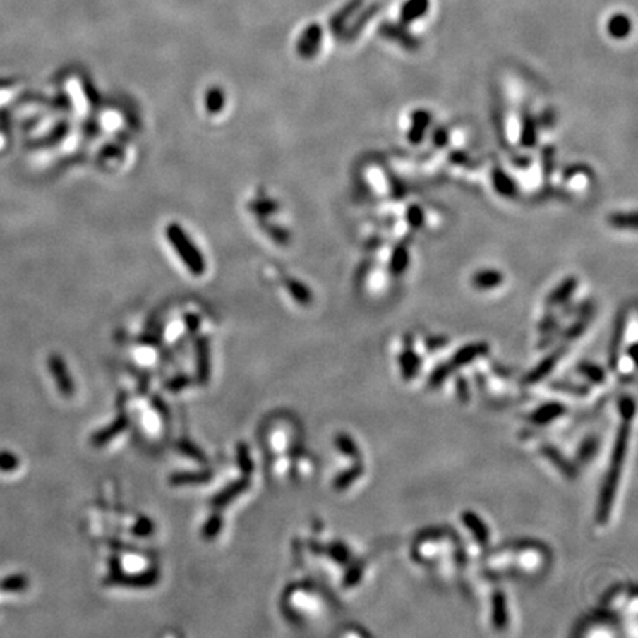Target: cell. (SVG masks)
I'll list each match as a JSON object with an SVG mask.
<instances>
[{"label":"cell","instance_id":"1","mask_svg":"<svg viewBox=\"0 0 638 638\" xmlns=\"http://www.w3.org/2000/svg\"><path fill=\"white\" fill-rule=\"evenodd\" d=\"M553 553L536 539H517L497 548H489L482 565L485 577L490 581L516 578L519 581H536L550 570Z\"/></svg>","mask_w":638,"mask_h":638},{"label":"cell","instance_id":"2","mask_svg":"<svg viewBox=\"0 0 638 638\" xmlns=\"http://www.w3.org/2000/svg\"><path fill=\"white\" fill-rule=\"evenodd\" d=\"M409 554L414 563L442 581L457 578L470 562L457 531L442 526L421 531L414 538Z\"/></svg>","mask_w":638,"mask_h":638},{"label":"cell","instance_id":"3","mask_svg":"<svg viewBox=\"0 0 638 638\" xmlns=\"http://www.w3.org/2000/svg\"><path fill=\"white\" fill-rule=\"evenodd\" d=\"M619 416L620 426L618 430V438L613 446L608 474L604 477L601 492L597 502V523L604 526L610 520L613 504L618 495L622 473L625 469V461L628 454V445L631 440V430L635 419V399L632 396H624L619 401Z\"/></svg>","mask_w":638,"mask_h":638},{"label":"cell","instance_id":"4","mask_svg":"<svg viewBox=\"0 0 638 638\" xmlns=\"http://www.w3.org/2000/svg\"><path fill=\"white\" fill-rule=\"evenodd\" d=\"M628 311H622L616 328L613 332L612 340V352H610V365L616 377L622 381L630 383L635 380L637 374V362H635V337L628 339Z\"/></svg>","mask_w":638,"mask_h":638},{"label":"cell","instance_id":"5","mask_svg":"<svg viewBox=\"0 0 638 638\" xmlns=\"http://www.w3.org/2000/svg\"><path fill=\"white\" fill-rule=\"evenodd\" d=\"M459 523L462 535L458 536L462 547L466 550L469 560L476 554H481L483 557V554L490 548L492 542V534L486 520L473 512V510H466V512L459 514Z\"/></svg>","mask_w":638,"mask_h":638},{"label":"cell","instance_id":"6","mask_svg":"<svg viewBox=\"0 0 638 638\" xmlns=\"http://www.w3.org/2000/svg\"><path fill=\"white\" fill-rule=\"evenodd\" d=\"M166 236L174 251L179 254L183 265L191 270V274L197 277L203 275L205 270V260L203 253L198 250L195 243L189 238V235L179 223H170L166 228Z\"/></svg>","mask_w":638,"mask_h":638},{"label":"cell","instance_id":"7","mask_svg":"<svg viewBox=\"0 0 638 638\" xmlns=\"http://www.w3.org/2000/svg\"><path fill=\"white\" fill-rule=\"evenodd\" d=\"M569 419V407L566 402L553 399L532 409L528 416L531 430H547L558 427Z\"/></svg>","mask_w":638,"mask_h":638},{"label":"cell","instance_id":"8","mask_svg":"<svg viewBox=\"0 0 638 638\" xmlns=\"http://www.w3.org/2000/svg\"><path fill=\"white\" fill-rule=\"evenodd\" d=\"M573 635L577 637H619L622 635L620 624L610 613L598 609L593 615L585 616L575 627Z\"/></svg>","mask_w":638,"mask_h":638},{"label":"cell","instance_id":"9","mask_svg":"<svg viewBox=\"0 0 638 638\" xmlns=\"http://www.w3.org/2000/svg\"><path fill=\"white\" fill-rule=\"evenodd\" d=\"M424 355L416 347V340L411 336L404 339L402 349L397 354V370L405 381H414L424 370Z\"/></svg>","mask_w":638,"mask_h":638},{"label":"cell","instance_id":"10","mask_svg":"<svg viewBox=\"0 0 638 638\" xmlns=\"http://www.w3.org/2000/svg\"><path fill=\"white\" fill-rule=\"evenodd\" d=\"M510 600L505 589L501 586H493L488 598V620L493 631H505L510 628Z\"/></svg>","mask_w":638,"mask_h":638},{"label":"cell","instance_id":"11","mask_svg":"<svg viewBox=\"0 0 638 638\" xmlns=\"http://www.w3.org/2000/svg\"><path fill=\"white\" fill-rule=\"evenodd\" d=\"M488 356L489 346L486 343H470L459 347L452 355L451 361H448V365L457 371H462L467 368L473 370L474 368L473 365L479 363L481 361H486Z\"/></svg>","mask_w":638,"mask_h":638},{"label":"cell","instance_id":"12","mask_svg":"<svg viewBox=\"0 0 638 638\" xmlns=\"http://www.w3.org/2000/svg\"><path fill=\"white\" fill-rule=\"evenodd\" d=\"M378 33L383 39L390 40L399 46H402L405 51H409V52L419 51L421 46L420 39L414 36L404 23L385 21L380 25Z\"/></svg>","mask_w":638,"mask_h":638},{"label":"cell","instance_id":"13","mask_svg":"<svg viewBox=\"0 0 638 638\" xmlns=\"http://www.w3.org/2000/svg\"><path fill=\"white\" fill-rule=\"evenodd\" d=\"M566 352H567V343L562 342V344L557 346L553 354H550L547 358L542 359L538 363L536 368L526 375V378H524L526 385H539V383H542L547 377H550L553 374V371H555L557 365L560 363V361Z\"/></svg>","mask_w":638,"mask_h":638},{"label":"cell","instance_id":"14","mask_svg":"<svg viewBox=\"0 0 638 638\" xmlns=\"http://www.w3.org/2000/svg\"><path fill=\"white\" fill-rule=\"evenodd\" d=\"M578 380H581L582 383H585L586 386H589L591 389H594L596 392L604 390V387L608 386L609 383V377L608 373L604 371L603 366L593 363V362H582L577 366V374H575Z\"/></svg>","mask_w":638,"mask_h":638},{"label":"cell","instance_id":"15","mask_svg":"<svg viewBox=\"0 0 638 638\" xmlns=\"http://www.w3.org/2000/svg\"><path fill=\"white\" fill-rule=\"evenodd\" d=\"M578 289V278L577 277H567L565 278L560 284L551 290V293L548 294L546 305L550 309L558 308V306H565L570 301L572 296L575 294Z\"/></svg>","mask_w":638,"mask_h":638},{"label":"cell","instance_id":"16","mask_svg":"<svg viewBox=\"0 0 638 638\" xmlns=\"http://www.w3.org/2000/svg\"><path fill=\"white\" fill-rule=\"evenodd\" d=\"M432 123V114L426 109H416L411 114V123L408 131V140L411 145H420L424 140L428 126Z\"/></svg>","mask_w":638,"mask_h":638},{"label":"cell","instance_id":"17","mask_svg":"<svg viewBox=\"0 0 638 638\" xmlns=\"http://www.w3.org/2000/svg\"><path fill=\"white\" fill-rule=\"evenodd\" d=\"M502 282H504V275L501 270L489 269V267L476 270L470 278L471 287L479 291H489L493 289H498Z\"/></svg>","mask_w":638,"mask_h":638},{"label":"cell","instance_id":"18","mask_svg":"<svg viewBox=\"0 0 638 638\" xmlns=\"http://www.w3.org/2000/svg\"><path fill=\"white\" fill-rule=\"evenodd\" d=\"M323 42V28L313 24L305 30V33L299 40V54L303 58H313Z\"/></svg>","mask_w":638,"mask_h":638},{"label":"cell","instance_id":"19","mask_svg":"<svg viewBox=\"0 0 638 638\" xmlns=\"http://www.w3.org/2000/svg\"><path fill=\"white\" fill-rule=\"evenodd\" d=\"M365 464L363 461L361 462H354L352 466L347 467L344 471H342L336 479H334V488L340 492L349 490L350 488H354L355 485H358L362 479L365 477Z\"/></svg>","mask_w":638,"mask_h":638},{"label":"cell","instance_id":"20","mask_svg":"<svg viewBox=\"0 0 638 638\" xmlns=\"http://www.w3.org/2000/svg\"><path fill=\"white\" fill-rule=\"evenodd\" d=\"M363 0H350L342 8L334 17L330 20V28L337 37H343L344 30L347 27V21L361 9Z\"/></svg>","mask_w":638,"mask_h":638},{"label":"cell","instance_id":"21","mask_svg":"<svg viewBox=\"0 0 638 638\" xmlns=\"http://www.w3.org/2000/svg\"><path fill=\"white\" fill-rule=\"evenodd\" d=\"M492 185L495 188L497 193L505 198H514L519 193V188L514 179L510 176V174H507L500 166H495L492 169Z\"/></svg>","mask_w":638,"mask_h":638},{"label":"cell","instance_id":"22","mask_svg":"<svg viewBox=\"0 0 638 638\" xmlns=\"http://www.w3.org/2000/svg\"><path fill=\"white\" fill-rule=\"evenodd\" d=\"M409 262H411V256H409L408 246L405 243L396 244L392 250L390 260H389L390 274L395 277L404 275L409 266Z\"/></svg>","mask_w":638,"mask_h":638},{"label":"cell","instance_id":"23","mask_svg":"<svg viewBox=\"0 0 638 638\" xmlns=\"http://www.w3.org/2000/svg\"><path fill=\"white\" fill-rule=\"evenodd\" d=\"M430 0H407L401 6V23L409 25L419 21L428 12Z\"/></svg>","mask_w":638,"mask_h":638},{"label":"cell","instance_id":"24","mask_svg":"<svg viewBox=\"0 0 638 638\" xmlns=\"http://www.w3.org/2000/svg\"><path fill=\"white\" fill-rule=\"evenodd\" d=\"M377 11H378V5L373 4V5H370L368 8H366L365 11L358 12L355 21H354L352 24H350V27H346L343 37H344L346 40H354V39H356V37L361 35V31L365 28V25L368 24V23L374 18V15L377 13Z\"/></svg>","mask_w":638,"mask_h":638},{"label":"cell","instance_id":"25","mask_svg":"<svg viewBox=\"0 0 638 638\" xmlns=\"http://www.w3.org/2000/svg\"><path fill=\"white\" fill-rule=\"evenodd\" d=\"M632 30V21L625 13H615L608 21V33L612 39L624 40L630 36Z\"/></svg>","mask_w":638,"mask_h":638},{"label":"cell","instance_id":"26","mask_svg":"<svg viewBox=\"0 0 638 638\" xmlns=\"http://www.w3.org/2000/svg\"><path fill=\"white\" fill-rule=\"evenodd\" d=\"M598 451H600V438L594 436V435L586 436L578 448L575 464L577 466H588L589 462H593V459L597 457Z\"/></svg>","mask_w":638,"mask_h":638},{"label":"cell","instance_id":"27","mask_svg":"<svg viewBox=\"0 0 638 638\" xmlns=\"http://www.w3.org/2000/svg\"><path fill=\"white\" fill-rule=\"evenodd\" d=\"M336 448L343 457L349 458L350 461H363V454L359 443L356 442V439H354L347 433L337 435Z\"/></svg>","mask_w":638,"mask_h":638},{"label":"cell","instance_id":"28","mask_svg":"<svg viewBox=\"0 0 638 638\" xmlns=\"http://www.w3.org/2000/svg\"><path fill=\"white\" fill-rule=\"evenodd\" d=\"M538 142V123L531 113H524L522 121L520 143L524 148H532Z\"/></svg>","mask_w":638,"mask_h":638},{"label":"cell","instance_id":"29","mask_svg":"<svg viewBox=\"0 0 638 638\" xmlns=\"http://www.w3.org/2000/svg\"><path fill=\"white\" fill-rule=\"evenodd\" d=\"M609 225L615 229H620V231H635L638 220H637V213L635 212H630V213H612L609 216Z\"/></svg>","mask_w":638,"mask_h":638},{"label":"cell","instance_id":"30","mask_svg":"<svg viewBox=\"0 0 638 638\" xmlns=\"http://www.w3.org/2000/svg\"><path fill=\"white\" fill-rule=\"evenodd\" d=\"M52 373L56 377V381H58L59 387L62 389V392L67 395L73 393V389H74L73 383L67 375L66 365H64V362L59 358H52Z\"/></svg>","mask_w":638,"mask_h":638},{"label":"cell","instance_id":"31","mask_svg":"<svg viewBox=\"0 0 638 638\" xmlns=\"http://www.w3.org/2000/svg\"><path fill=\"white\" fill-rule=\"evenodd\" d=\"M287 287H289V291L293 296V299L297 300L300 305H309V303H312L313 300L312 291L309 290V287H306L303 282L297 279H289Z\"/></svg>","mask_w":638,"mask_h":638},{"label":"cell","instance_id":"32","mask_svg":"<svg viewBox=\"0 0 638 638\" xmlns=\"http://www.w3.org/2000/svg\"><path fill=\"white\" fill-rule=\"evenodd\" d=\"M223 104H225V97L219 88H212L209 92H207L205 97V108L209 113L216 114L223 108Z\"/></svg>","mask_w":638,"mask_h":638},{"label":"cell","instance_id":"33","mask_svg":"<svg viewBox=\"0 0 638 638\" xmlns=\"http://www.w3.org/2000/svg\"><path fill=\"white\" fill-rule=\"evenodd\" d=\"M246 488H247L246 482H236V483H234L232 486L227 488L225 490H222V492L219 493L217 498L215 500V504H216V505L228 504L232 498H235V497L238 495V493H241Z\"/></svg>","mask_w":638,"mask_h":638},{"label":"cell","instance_id":"34","mask_svg":"<svg viewBox=\"0 0 638 638\" xmlns=\"http://www.w3.org/2000/svg\"><path fill=\"white\" fill-rule=\"evenodd\" d=\"M407 220H408L411 228L420 229L424 225V220H426V216H424V212H423L421 207L417 205V204L409 205V209L407 210Z\"/></svg>","mask_w":638,"mask_h":638},{"label":"cell","instance_id":"35","mask_svg":"<svg viewBox=\"0 0 638 638\" xmlns=\"http://www.w3.org/2000/svg\"><path fill=\"white\" fill-rule=\"evenodd\" d=\"M123 428H124V421H117V423H114L113 427H109V428L104 430V432H101V433L97 436V442H98V443H104V442L109 440L111 436H113L114 433H120Z\"/></svg>","mask_w":638,"mask_h":638},{"label":"cell","instance_id":"36","mask_svg":"<svg viewBox=\"0 0 638 638\" xmlns=\"http://www.w3.org/2000/svg\"><path fill=\"white\" fill-rule=\"evenodd\" d=\"M554 169V151L551 148H547L542 151V170H546V174H550Z\"/></svg>","mask_w":638,"mask_h":638},{"label":"cell","instance_id":"37","mask_svg":"<svg viewBox=\"0 0 638 638\" xmlns=\"http://www.w3.org/2000/svg\"><path fill=\"white\" fill-rule=\"evenodd\" d=\"M219 528H220V520H219V517H215V519H210V522L205 524V528H204V535L207 536V538H213V536H216V534L219 532Z\"/></svg>","mask_w":638,"mask_h":638},{"label":"cell","instance_id":"38","mask_svg":"<svg viewBox=\"0 0 638 638\" xmlns=\"http://www.w3.org/2000/svg\"><path fill=\"white\" fill-rule=\"evenodd\" d=\"M239 459H241V467L244 471H250L251 470V461H250V455L247 452L246 446H241L239 448Z\"/></svg>","mask_w":638,"mask_h":638},{"label":"cell","instance_id":"39","mask_svg":"<svg viewBox=\"0 0 638 638\" xmlns=\"http://www.w3.org/2000/svg\"><path fill=\"white\" fill-rule=\"evenodd\" d=\"M433 140H435L436 147H443L445 143H446V140H448V132H446L445 129L436 131L435 136H433Z\"/></svg>","mask_w":638,"mask_h":638}]
</instances>
